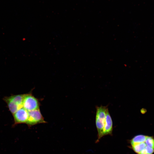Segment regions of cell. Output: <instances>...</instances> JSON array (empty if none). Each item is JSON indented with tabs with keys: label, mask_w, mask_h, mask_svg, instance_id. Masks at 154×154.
<instances>
[{
	"label": "cell",
	"mask_w": 154,
	"mask_h": 154,
	"mask_svg": "<svg viewBox=\"0 0 154 154\" xmlns=\"http://www.w3.org/2000/svg\"><path fill=\"white\" fill-rule=\"evenodd\" d=\"M107 106H96V124L98 131V138L96 142H98L101 138L104 136V132L106 124Z\"/></svg>",
	"instance_id": "obj_1"
},
{
	"label": "cell",
	"mask_w": 154,
	"mask_h": 154,
	"mask_svg": "<svg viewBox=\"0 0 154 154\" xmlns=\"http://www.w3.org/2000/svg\"><path fill=\"white\" fill-rule=\"evenodd\" d=\"M23 107L28 111L39 109V103L38 99L31 94H25Z\"/></svg>",
	"instance_id": "obj_2"
},
{
	"label": "cell",
	"mask_w": 154,
	"mask_h": 154,
	"mask_svg": "<svg viewBox=\"0 0 154 154\" xmlns=\"http://www.w3.org/2000/svg\"><path fill=\"white\" fill-rule=\"evenodd\" d=\"M28 118L26 123L29 126L46 123L39 109L28 111Z\"/></svg>",
	"instance_id": "obj_3"
},
{
	"label": "cell",
	"mask_w": 154,
	"mask_h": 154,
	"mask_svg": "<svg viewBox=\"0 0 154 154\" xmlns=\"http://www.w3.org/2000/svg\"><path fill=\"white\" fill-rule=\"evenodd\" d=\"M15 124L26 123L28 118V111L23 107L19 109L14 114Z\"/></svg>",
	"instance_id": "obj_4"
},
{
	"label": "cell",
	"mask_w": 154,
	"mask_h": 154,
	"mask_svg": "<svg viewBox=\"0 0 154 154\" xmlns=\"http://www.w3.org/2000/svg\"><path fill=\"white\" fill-rule=\"evenodd\" d=\"M113 129L112 120L108 108L106 112V124L104 132V136L112 134Z\"/></svg>",
	"instance_id": "obj_5"
},
{
	"label": "cell",
	"mask_w": 154,
	"mask_h": 154,
	"mask_svg": "<svg viewBox=\"0 0 154 154\" xmlns=\"http://www.w3.org/2000/svg\"><path fill=\"white\" fill-rule=\"evenodd\" d=\"M4 100L7 104L10 111L13 114L20 108L18 106L11 100L8 97H5Z\"/></svg>",
	"instance_id": "obj_6"
},
{
	"label": "cell",
	"mask_w": 154,
	"mask_h": 154,
	"mask_svg": "<svg viewBox=\"0 0 154 154\" xmlns=\"http://www.w3.org/2000/svg\"><path fill=\"white\" fill-rule=\"evenodd\" d=\"M25 94L16 95L9 97V98L20 108L23 107V102Z\"/></svg>",
	"instance_id": "obj_7"
},
{
	"label": "cell",
	"mask_w": 154,
	"mask_h": 154,
	"mask_svg": "<svg viewBox=\"0 0 154 154\" xmlns=\"http://www.w3.org/2000/svg\"><path fill=\"white\" fill-rule=\"evenodd\" d=\"M130 147L137 154H139L147 146L145 142L130 144Z\"/></svg>",
	"instance_id": "obj_8"
},
{
	"label": "cell",
	"mask_w": 154,
	"mask_h": 154,
	"mask_svg": "<svg viewBox=\"0 0 154 154\" xmlns=\"http://www.w3.org/2000/svg\"><path fill=\"white\" fill-rule=\"evenodd\" d=\"M147 136L139 135L134 136L130 141V144L145 142Z\"/></svg>",
	"instance_id": "obj_9"
},
{
	"label": "cell",
	"mask_w": 154,
	"mask_h": 154,
	"mask_svg": "<svg viewBox=\"0 0 154 154\" xmlns=\"http://www.w3.org/2000/svg\"><path fill=\"white\" fill-rule=\"evenodd\" d=\"M145 143L147 146L154 149V139L152 137L147 136Z\"/></svg>",
	"instance_id": "obj_10"
},
{
	"label": "cell",
	"mask_w": 154,
	"mask_h": 154,
	"mask_svg": "<svg viewBox=\"0 0 154 154\" xmlns=\"http://www.w3.org/2000/svg\"><path fill=\"white\" fill-rule=\"evenodd\" d=\"M145 148L148 154H152L154 152V149L146 146Z\"/></svg>",
	"instance_id": "obj_11"
},
{
	"label": "cell",
	"mask_w": 154,
	"mask_h": 154,
	"mask_svg": "<svg viewBox=\"0 0 154 154\" xmlns=\"http://www.w3.org/2000/svg\"><path fill=\"white\" fill-rule=\"evenodd\" d=\"M139 154H148V153L146 149L145 148L140 152Z\"/></svg>",
	"instance_id": "obj_12"
}]
</instances>
